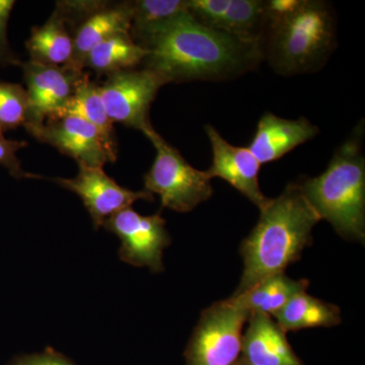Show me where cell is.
<instances>
[{"label": "cell", "mask_w": 365, "mask_h": 365, "mask_svg": "<svg viewBox=\"0 0 365 365\" xmlns=\"http://www.w3.org/2000/svg\"><path fill=\"white\" fill-rule=\"evenodd\" d=\"M143 68L165 85L228 81L254 71L263 61L260 44L218 32L185 14L163 26L143 45Z\"/></svg>", "instance_id": "obj_1"}, {"label": "cell", "mask_w": 365, "mask_h": 365, "mask_svg": "<svg viewBox=\"0 0 365 365\" xmlns=\"http://www.w3.org/2000/svg\"><path fill=\"white\" fill-rule=\"evenodd\" d=\"M260 48L263 61L283 76L321 71L337 48V14L325 0H269Z\"/></svg>", "instance_id": "obj_2"}, {"label": "cell", "mask_w": 365, "mask_h": 365, "mask_svg": "<svg viewBox=\"0 0 365 365\" xmlns=\"http://www.w3.org/2000/svg\"><path fill=\"white\" fill-rule=\"evenodd\" d=\"M319 220L299 182H290L279 196L269 199L258 222L240 247L244 271L234 295L284 273L288 266L299 261L313 242L312 232Z\"/></svg>", "instance_id": "obj_3"}, {"label": "cell", "mask_w": 365, "mask_h": 365, "mask_svg": "<svg viewBox=\"0 0 365 365\" xmlns=\"http://www.w3.org/2000/svg\"><path fill=\"white\" fill-rule=\"evenodd\" d=\"M364 121L335 150L319 176L302 178V193L322 220L343 239L364 242L365 158Z\"/></svg>", "instance_id": "obj_4"}, {"label": "cell", "mask_w": 365, "mask_h": 365, "mask_svg": "<svg viewBox=\"0 0 365 365\" xmlns=\"http://www.w3.org/2000/svg\"><path fill=\"white\" fill-rule=\"evenodd\" d=\"M143 133L155 150V160L143 177L144 190L160 196L163 208L190 212L210 199L213 189L206 170L190 165L153 126Z\"/></svg>", "instance_id": "obj_5"}, {"label": "cell", "mask_w": 365, "mask_h": 365, "mask_svg": "<svg viewBox=\"0 0 365 365\" xmlns=\"http://www.w3.org/2000/svg\"><path fill=\"white\" fill-rule=\"evenodd\" d=\"M250 314L232 299L215 302L201 313L184 356L186 365H235L242 357V330Z\"/></svg>", "instance_id": "obj_6"}, {"label": "cell", "mask_w": 365, "mask_h": 365, "mask_svg": "<svg viewBox=\"0 0 365 365\" xmlns=\"http://www.w3.org/2000/svg\"><path fill=\"white\" fill-rule=\"evenodd\" d=\"M165 83L148 69H128L110 74L98 85L107 116L129 128L143 132L153 126L151 104Z\"/></svg>", "instance_id": "obj_7"}, {"label": "cell", "mask_w": 365, "mask_h": 365, "mask_svg": "<svg viewBox=\"0 0 365 365\" xmlns=\"http://www.w3.org/2000/svg\"><path fill=\"white\" fill-rule=\"evenodd\" d=\"M40 143L50 144L73 158L78 165L103 168L117 160L116 139L97 126L76 116L50 117L40 126L28 130Z\"/></svg>", "instance_id": "obj_8"}, {"label": "cell", "mask_w": 365, "mask_h": 365, "mask_svg": "<svg viewBox=\"0 0 365 365\" xmlns=\"http://www.w3.org/2000/svg\"><path fill=\"white\" fill-rule=\"evenodd\" d=\"M165 223L160 213L141 215L130 207L113 215L104 227L121 242L119 257L122 261L160 273L165 270L163 250L172 244Z\"/></svg>", "instance_id": "obj_9"}, {"label": "cell", "mask_w": 365, "mask_h": 365, "mask_svg": "<svg viewBox=\"0 0 365 365\" xmlns=\"http://www.w3.org/2000/svg\"><path fill=\"white\" fill-rule=\"evenodd\" d=\"M78 167L76 178H53L52 181L73 192L81 199L96 230L104 227L113 215L130 208L137 201L153 202L155 200V195L145 190L132 191L120 186L106 174L103 168Z\"/></svg>", "instance_id": "obj_10"}, {"label": "cell", "mask_w": 365, "mask_h": 365, "mask_svg": "<svg viewBox=\"0 0 365 365\" xmlns=\"http://www.w3.org/2000/svg\"><path fill=\"white\" fill-rule=\"evenodd\" d=\"M187 6L203 26L260 44L269 16L266 0H187Z\"/></svg>", "instance_id": "obj_11"}, {"label": "cell", "mask_w": 365, "mask_h": 365, "mask_svg": "<svg viewBox=\"0 0 365 365\" xmlns=\"http://www.w3.org/2000/svg\"><path fill=\"white\" fill-rule=\"evenodd\" d=\"M29 98L26 130L44 123L55 116L71 97L85 71L71 67L46 66L29 60L21 62Z\"/></svg>", "instance_id": "obj_12"}, {"label": "cell", "mask_w": 365, "mask_h": 365, "mask_svg": "<svg viewBox=\"0 0 365 365\" xmlns=\"http://www.w3.org/2000/svg\"><path fill=\"white\" fill-rule=\"evenodd\" d=\"M204 128L212 150V162L206 170L209 178L225 180L261 210L270 199L259 184L261 163L247 146L232 145L210 124Z\"/></svg>", "instance_id": "obj_13"}, {"label": "cell", "mask_w": 365, "mask_h": 365, "mask_svg": "<svg viewBox=\"0 0 365 365\" xmlns=\"http://www.w3.org/2000/svg\"><path fill=\"white\" fill-rule=\"evenodd\" d=\"M318 126L307 118L290 120L271 112L262 115L247 148L261 165L281 160L285 155L318 135Z\"/></svg>", "instance_id": "obj_14"}, {"label": "cell", "mask_w": 365, "mask_h": 365, "mask_svg": "<svg viewBox=\"0 0 365 365\" xmlns=\"http://www.w3.org/2000/svg\"><path fill=\"white\" fill-rule=\"evenodd\" d=\"M242 359L252 365H304L287 333L268 314H253L242 334Z\"/></svg>", "instance_id": "obj_15"}, {"label": "cell", "mask_w": 365, "mask_h": 365, "mask_svg": "<svg viewBox=\"0 0 365 365\" xmlns=\"http://www.w3.org/2000/svg\"><path fill=\"white\" fill-rule=\"evenodd\" d=\"M130 13L126 2L118 4L108 2L74 29L73 53L71 64L67 67L85 71L86 59L93 48L117 34H130Z\"/></svg>", "instance_id": "obj_16"}, {"label": "cell", "mask_w": 365, "mask_h": 365, "mask_svg": "<svg viewBox=\"0 0 365 365\" xmlns=\"http://www.w3.org/2000/svg\"><path fill=\"white\" fill-rule=\"evenodd\" d=\"M309 280H295L285 273L276 274L255 284L241 294L230 297L237 306L250 314L275 316L294 295L306 292Z\"/></svg>", "instance_id": "obj_17"}, {"label": "cell", "mask_w": 365, "mask_h": 365, "mask_svg": "<svg viewBox=\"0 0 365 365\" xmlns=\"http://www.w3.org/2000/svg\"><path fill=\"white\" fill-rule=\"evenodd\" d=\"M30 60L46 66H68L73 42L63 16L55 9L44 25L34 26L26 42Z\"/></svg>", "instance_id": "obj_18"}, {"label": "cell", "mask_w": 365, "mask_h": 365, "mask_svg": "<svg viewBox=\"0 0 365 365\" xmlns=\"http://www.w3.org/2000/svg\"><path fill=\"white\" fill-rule=\"evenodd\" d=\"M273 317L285 333L318 327L330 328L341 323L339 307L312 297L306 292L294 295Z\"/></svg>", "instance_id": "obj_19"}, {"label": "cell", "mask_w": 365, "mask_h": 365, "mask_svg": "<svg viewBox=\"0 0 365 365\" xmlns=\"http://www.w3.org/2000/svg\"><path fill=\"white\" fill-rule=\"evenodd\" d=\"M148 51L132 39L130 34H117L101 42L86 57L85 69L100 76L136 68L143 64Z\"/></svg>", "instance_id": "obj_20"}, {"label": "cell", "mask_w": 365, "mask_h": 365, "mask_svg": "<svg viewBox=\"0 0 365 365\" xmlns=\"http://www.w3.org/2000/svg\"><path fill=\"white\" fill-rule=\"evenodd\" d=\"M126 2L130 13V36L143 47L153 34L185 14L187 0H133Z\"/></svg>", "instance_id": "obj_21"}, {"label": "cell", "mask_w": 365, "mask_h": 365, "mask_svg": "<svg viewBox=\"0 0 365 365\" xmlns=\"http://www.w3.org/2000/svg\"><path fill=\"white\" fill-rule=\"evenodd\" d=\"M76 116L90 122L104 132L110 138L115 139L114 126L107 116L101 98L98 83L90 79L88 74H83L78 81L71 97L55 116ZM50 118V117H49Z\"/></svg>", "instance_id": "obj_22"}, {"label": "cell", "mask_w": 365, "mask_h": 365, "mask_svg": "<svg viewBox=\"0 0 365 365\" xmlns=\"http://www.w3.org/2000/svg\"><path fill=\"white\" fill-rule=\"evenodd\" d=\"M29 98L26 90L18 83L0 81V133L26 126Z\"/></svg>", "instance_id": "obj_23"}, {"label": "cell", "mask_w": 365, "mask_h": 365, "mask_svg": "<svg viewBox=\"0 0 365 365\" xmlns=\"http://www.w3.org/2000/svg\"><path fill=\"white\" fill-rule=\"evenodd\" d=\"M26 146H28L26 141L11 140L6 138L4 134L0 133V165L16 179H43L42 176L26 173L21 168V160L16 153Z\"/></svg>", "instance_id": "obj_24"}, {"label": "cell", "mask_w": 365, "mask_h": 365, "mask_svg": "<svg viewBox=\"0 0 365 365\" xmlns=\"http://www.w3.org/2000/svg\"><path fill=\"white\" fill-rule=\"evenodd\" d=\"M16 4L14 0H0V66H20L21 60L11 49L7 38V25Z\"/></svg>", "instance_id": "obj_25"}, {"label": "cell", "mask_w": 365, "mask_h": 365, "mask_svg": "<svg viewBox=\"0 0 365 365\" xmlns=\"http://www.w3.org/2000/svg\"><path fill=\"white\" fill-rule=\"evenodd\" d=\"M9 365H76L61 353L47 348L44 352L20 355L14 357Z\"/></svg>", "instance_id": "obj_26"}, {"label": "cell", "mask_w": 365, "mask_h": 365, "mask_svg": "<svg viewBox=\"0 0 365 365\" xmlns=\"http://www.w3.org/2000/svg\"><path fill=\"white\" fill-rule=\"evenodd\" d=\"M235 365H252V364H248V362L245 361V360L242 359L241 357V359H240L239 362H237V364Z\"/></svg>", "instance_id": "obj_27"}]
</instances>
